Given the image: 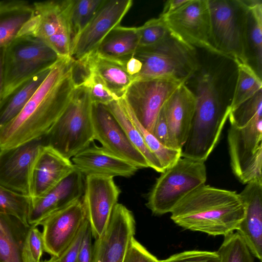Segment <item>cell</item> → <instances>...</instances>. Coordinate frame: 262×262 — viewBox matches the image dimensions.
<instances>
[{"label": "cell", "instance_id": "1", "mask_svg": "<svg viewBox=\"0 0 262 262\" xmlns=\"http://www.w3.org/2000/svg\"><path fill=\"white\" fill-rule=\"evenodd\" d=\"M74 59L59 58L19 114L0 130V150L45 136L70 102L76 89Z\"/></svg>", "mask_w": 262, "mask_h": 262}, {"label": "cell", "instance_id": "2", "mask_svg": "<svg viewBox=\"0 0 262 262\" xmlns=\"http://www.w3.org/2000/svg\"><path fill=\"white\" fill-rule=\"evenodd\" d=\"M170 213L171 220L184 229L225 236L237 229L245 207L236 191L204 184L185 196Z\"/></svg>", "mask_w": 262, "mask_h": 262}, {"label": "cell", "instance_id": "3", "mask_svg": "<svg viewBox=\"0 0 262 262\" xmlns=\"http://www.w3.org/2000/svg\"><path fill=\"white\" fill-rule=\"evenodd\" d=\"M195 108L181 157L205 161L216 146L230 112V102L220 95L214 76L205 72L199 76Z\"/></svg>", "mask_w": 262, "mask_h": 262}, {"label": "cell", "instance_id": "4", "mask_svg": "<svg viewBox=\"0 0 262 262\" xmlns=\"http://www.w3.org/2000/svg\"><path fill=\"white\" fill-rule=\"evenodd\" d=\"M89 89L77 85L63 113L45 136L46 145L70 159L94 141Z\"/></svg>", "mask_w": 262, "mask_h": 262}, {"label": "cell", "instance_id": "5", "mask_svg": "<svg viewBox=\"0 0 262 262\" xmlns=\"http://www.w3.org/2000/svg\"><path fill=\"white\" fill-rule=\"evenodd\" d=\"M213 42L219 55L249 64L247 1L208 0Z\"/></svg>", "mask_w": 262, "mask_h": 262}, {"label": "cell", "instance_id": "6", "mask_svg": "<svg viewBox=\"0 0 262 262\" xmlns=\"http://www.w3.org/2000/svg\"><path fill=\"white\" fill-rule=\"evenodd\" d=\"M134 55L142 67L133 82L170 78L185 83L199 68L195 48L170 34L154 46L138 49Z\"/></svg>", "mask_w": 262, "mask_h": 262}, {"label": "cell", "instance_id": "7", "mask_svg": "<svg viewBox=\"0 0 262 262\" xmlns=\"http://www.w3.org/2000/svg\"><path fill=\"white\" fill-rule=\"evenodd\" d=\"M59 58L54 50L37 38L16 37L4 48L1 101L34 76L51 68Z\"/></svg>", "mask_w": 262, "mask_h": 262}, {"label": "cell", "instance_id": "8", "mask_svg": "<svg viewBox=\"0 0 262 262\" xmlns=\"http://www.w3.org/2000/svg\"><path fill=\"white\" fill-rule=\"evenodd\" d=\"M206 179L204 161L181 157L157 179L146 205L156 215L170 213L188 194L205 184Z\"/></svg>", "mask_w": 262, "mask_h": 262}, {"label": "cell", "instance_id": "9", "mask_svg": "<svg viewBox=\"0 0 262 262\" xmlns=\"http://www.w3.org/2000/svg\"><path fill=\"white\" fill-rule=\"evenodd\" d=\"M71 0L33 2L31 16L17 37L37 38L54 50L59 58L71 57L72 34L69 11Z\"/></svg>", "mask_w": 262, "mask_h": 262}, {"label": "cell", "instance_id": "10", "mask_svg": "<svg viewBox=\"0 0 262 262\" xmlns=\"http://www.w3.org/2000/svg\"><path fill=\"white\" fill-rule=\"evenodd\" d=\"M228 144L232 171L243 184L262 182V116L244 126L230 125Z\"/></svg>", "mask_w": 262, "mask_h": 262}, {"label": "cell", "instance_id": "11", "mask_svg": "<svg viewBox=\"0 0 262 262\" xmlns=\"http://www.w3.org/2000/svg\"><path fill=\"white\" fill-rule=\"evenodd\" d=\"M160 17L170 34L180 41L219 54L213 42L208 0H188L176 11Z\"/></svg>", "mask_w": 262, "mask_h": 262}, {"label": "cell", "instance_id": "12", "mask_svg": "<svg viewBox=\"0 0 262 262\" xmlns=\"http://www.w3.org/2000/svg\"><path fill=\"white\" fill-rule=\"evenodd\" d=\"M183 83L170 78L134 81L122 98L138 122L152 133L157 117L164 103Z\"/></svg>", "mask_w": 262, "mask_h": 262}, {"label": "cell", "instance_id": "13", "mask_svg": "<svg viewBox=\"0 0 262 262\" xmlns=\"http://www.w3.org/2000/svg\"><path fill=\"white\" fill-rule=\"evenodd\" d=\"M45 136L16 147L0 150V185L18 194L30 197V177Z\"/></svg>", "mask_w": 262, "mask_h": 262}, {"label": "cell", "instance_id": "14", "mask_svg": "<svg viewBox=\"0 0 262 262\" xmlns=\"http://www.w3.org/2000/svg\"><path fill=\"white\" fill-rule=\"evenodd\" d=\"M133 5L132 0H104L90 23L73 40L71 56L79 60L97 49Z\"/></svg>", "mask_w": 262, "mask_h": 262}, {"label": "cell", "instance_id": "15", "mask_svg": "<svg viewBox=\"0 0 262 262\" xmlns=\"http://www.w3.org/2000/svg\"><path fill=\"white\" fill-rule=\"evenodd\" d=\"M135 225L132 212L117 203L103 234L93 245L92 262H123Z\"/></svg>", "mask_w": 262, "mask_h": 262}, {"label": "cell", "instance_id": "16", "mask_svg": "<svg viewBox=\"0 0 262 262\" xmlns=\"http://www.w3.org/2000/svg\"><path fill=\"white\" fill-rule=\"evenodd\" d=\"M121 190L113 178L85 177L82 202L92 236L97 239L104 233Z\"/></svg>", "mask_w": 262, "mask_h": 262}, {"label": "cell", "instance_id": "17", "mask_svg": "<svg viewBox=\"0 0 262 262\" xmlns=\"http://www.w3.org/2000/svg\"><path fill=\"white\" fill-rule=\"evenodd\" d=\"M86 220L82 198L43 219L38 225L43 227L44 251L58 257L74 240Z\"/></svg>", "mask_w": 262, "mask_h": 262}, {"label": "cell", "instance_id": "18", "mask_svg": "<svg viewBox=\"0 0 262 262\" xmlns=\"http://www.w3.org/2000/svg\"><path fill=\"white\" fill-rule=\"evenodd\" d=\"M92 119L94 140L138 169L149 167L145 157L130 143L122 126L105 105L93 103Z\"/></svg>", "mask_w": 262, "mask_h": 262}, {"label": "cell", "instance_id": "19", "mask_svg": "<svg viewBox=\"0 0 262 262\" xmlns=\"http://www.w3.org/2000/svg\"><path fill=\"white\" fill-rule=\"evenodd\" d=\"M84 176L75 168L43 195L31 198L27 221L30 226L38 223L50 214L83 196Z\"/></svg>", "mask_w": 262, "mask_h": 262}, {"label": "cell", "instance_id": "20", "mask_svg": "<svg viewBox=\"0 0 262 262\" xmlns=\"http://www.w3.org/2000/svg\"><path fill=\"white\" fill-rule=\"evenodd\" d=\"M71 161L85 177H130L138 169L131 163L94 142L72 157Z\"/></svg>", "mask_w": 262, "mask_h": 262}, {"label": "cell", "instance_id": "21", "mask_svg": "<svg viewBox=\"0 0 262 262\" xmlns=\"http://www.w3.org/2000/svg\"><path fill=\"white\" fill-rule=\"evenodd\" d=\"M239 193L245 207V214L237 232L245 241L252 255L262 260V182L253 181Z\"/></svg>", "mask_w": 262, "mask_h": 262}, {"label": "cell", "instance_id": "22", "mask_svg": "<svg viewBox=\"0 0 262 262\" xmlns=\"http://www.w3.org/2000/svg\"><path fill=\"white\" fill-rule=\"evenodd\" d=\"M195 108V97L182 84L163 105L170 140L174 149L181 150L190 130Z\"/></svg>", "mask_w": 262, "mask_h": 262}, {"label": "cell", "instance_id": "23", "mask_svg": "<svg viewBox=\"0 0 262 262\" xmlns=\"http://www.w3.org/2000/svg\"><path fill=\"white\" fill-rule=\"evenodd\" d=\"M75 168L71 160L52 147L44 145L32 169L30 198L39 197L55 186Z\"/></svg>", "mask_w": 262, "mask_h": 262}, {"label": "cell", "instance_id": "24", "mask_svg": "<svg viewBox=\"0 0 262 262\" xmlns=\"http://www.w3.org/2000/svg\"><path fill=\"white\" fill-rule=\"evenodd\" d=\"M76 60L99 76L119 99L123 97L133 82V78L127 74L118 59L104 57L96 51Z\"/></svg>", "mask_w": 262, "mask_h": 262}, {"label": "cell", "instance_id": "25", "mask_svg": "<svg viewBox=\"0 0 262 262\" xmlns=\"http://www.w3.org/2000/svg\"><path fill=\"white\" fill-rule=\"evenodd\" d=\"M31 226L16 217L0 213V262H24V242Z\"/></svg>", "mask_w": 262, "mask_h": 262}, {"label": "cell", "instance_id": "26", "mask_svg": "<svg viewBox=\"0 0 262 262\" xmlns=\"http://www.w3.org/2000/svg\"><path fill=\"white\" fill-rule=\"evenodd\" d=\"M33 10V3L29 1H0V48H5L17 37Z\"/></svg>", "mask_w": 262, "mask_h": 262}, {"label": "cell", "instance_id": "27", "mask_svg": "<svg viewBox=\"0 0 262 262\" xmlns=\"http://www.w3.org/2000/svg\"><path fill=\"white\" fill-rule=\"evenodd\" d=\"M138 48L137 27L119 25L108 33L95 51L104 57L119 59L134 55Z\"/></svg>", "mask_w": 262, "mask_h": 262}, {"label": "cell", "instance_id": "28", "mask_svg": "<svg viewBox=\"0 0 262 262\" xmlns=\"http://www.w3.org/2000/svg\"><path fill=\"white\" fill-rule=\"evenodd\" d=\"M49 69L29 79L0 103V130L21 112L48 75Z\"/></svg>", "mask_w": 262, "mask_h": 262}, {"label": "cell", "instance_id": "29", "mask_svg": "<svg viewBox=\"0 0 262 262\" xmlns=\"http://www.w3.org/2000/svg\"><path fill=\"white\" fill-rule=\"evenodd\" d=\"M105 106L122 126L130 143L145 157L149 167L157 172H163L164 169L146 146L140 132L126 113L120 99L114 100Z\"/></svg>", "mask_w": 262, "mask_h": 262}, {"label": "cell", "instance_id": "30", "mask_svg": "<svg viewBox=\"0 0 262 262\" xmlns=\"http://www.w3.org/2000/svg\"><path fill=\"white\" fill-rule=\"evenodd\" d=\"M249 8L248 42L249 60L252 59L255 71L260 78L262 69V3L247 1Z\"/></svg>", "mask_w": 262, "mask_h": 262}, {"label": "cell", "instance_id": "31", "mask_svg": "<svg viewBox=\"0 0 262 262\" xmlns=\"http://www.w3.org/2000/svg\"><path fill=\"white\" fill-rule=\"evenodd\" d=\"M237 76L230 111L247 101L261 90V79L249 64L237 63Z\"/></svg>", "mask_w": 262, "mask_h": 262}, {"label": "cell", "instance_id": "32", "mask_svg": "<svg viewBox=\"0 0 262 262\" xmlns=\"http://www.w3.org/2000/svg\"><path fill=\"white\" fill-rule=\"evenodd\" d=\"M120 100L128 117L141 134L146 146L159 160L164 170L173 165L181 157V150L171 149L164 146L138 122L124 100L122 98Z\"/></svg>", "mask_w": 262, "mask_h": 262}, {"label": "cell", "instance_id": "33", "mask_svg": "<svg viewBox=\"0 0 262 262\" xmlns=\"http://www.w3.org/2000/svg\"><path fill=\"white\" fill-rule=\"evenodd\" d=\"M104 0H71L70 23L73 40L84 29Z\"/></svg>", "mask_w": 262, "mask_h": 262}, {"label": "cell", "instance_id": "34", "mask_svg": "<svg viewBox=\"0 0 262 262\" xmlns=\"http://www.w3.org/2000/svg\"><path fill=\"white\" fill-rule=\"evenodd\" d=\"M216 251L221 262H254V256L237 232L224 236L222 244Z\"/></svg>", "mask_w": 262, "mask_h": 262}, {"label": "cell", "instance_id": "35", "mask_svg": "<svg viewBox=\"0 0 262 262\" xmlns=\"http://www.w3.org/2000/svg\"><path fill=\"white\" fill-rule=\"evenodd\" d=\"M31 198L13 192L0 185V213L14 216L27 226Z\"/></svg>", "mask_w": 262, "mask_h": 262}, {"label": "cell", "instance_id": "36", "mask_svg": "<svg viewBox=\"0 0 262 262\" xmlns=\"http://www.w3.org/2000/svg\"><path fill=\"white\" fill-rule=\"evenodd\" d=\"M262 116V90L235 109L229 115L230 125L244 126L254 118Z\"/></svg>", "mask_w": 262, "mask_h": 262}, {"label": "cell", "instance_id": "37", "mask_svg": "<svg viewBox=\"0 0 262 262\" xmlns=\"http://www.w3.org/2000/svg\"><path fill=\"white\" fill-rule=\"evenodd\" d=\"M139 36V48L154 46L164 39L169 34V30L161 17L147 21L137 27Z\"/></svg>", "mask_w": 262, "mask_h": 262}, {"label": "cell", "instance_id": "38", "mask_svg": "<svg viewBox=\"0 0 262 262\" xmlns=\"http://www.w3.org/2000/svg\"><path fill=\"white\" fill-rule=\"evenodd\" d=\"M43 251L44 245L42 232L37 226H31L23 244V261L40 262Z\"/></svg>", "mask_w": 262, "mask_h": 262}, {"label": "cell", "instance_id": "39", "mask_svg": "<svg viewBox=\"0 0 262 262\" xmlns=\"http://www.w3.org/2000/svg\"><path fill=\"white\" fill-rule=\"evenodd\" d=\"M161 262H221L217 251L187 250L173 254Z\"/></svg>", "mask_w": 262, "mask_h": 262}, {"label": "cell", "instance_id": "40", "mask_svg": "<svg viewBox=\"0 0 262 262\" xmlns=\"http://www.w3.org/2000/svg\"><path fill=\"white\" fill-rule=\"evenodd\" d=\"M123 262H161L134 237L130 241Z\"/></svg>", "mask_w": 262, "mask_h": 262}, {"label": "cell", "instance_id": "41", "mask_svg": "<svg viewBox=\"0 0 262 262\" xmlns=\"http://www.w3.org/2000/svg\"><path fill=\"white\" fill-rule=\"evenodd\" d=\"M89 225V222L86 219L81 226L78 232L71 244L57 257L56 262H76L81 241Z\"/></svg>", "mask_w": 262, "mask_h": 262}, {"label": "cell", "instance_id": "42", "mask_svg": "<svg viewBox=\"0 0 262 262\" xmlns=\"http://www.w3.org/2000/svg\"><path fill=\"white\" fill-rule=\"evenodd\" d=\"M151 134L164 146L167 148L174 149L170 140L163 106L157 117Z\"/></svg>", "mask_w": 262, "mask_h": 262}, {"label": "cell", "instance_id": "43", "mask_svg": "<svg viewBox=\"0 0 262 262\" xmlns=\"http://www.w3.org/2000/svg\"><path fill=\"white\" fill-rule=\"evenodd\" d=\"M92 236L91 228L90 225H89L81 241L76 262H92Z\"/></svg>", "mask_w": 262, "mask_h": 262}, {"label": "cell", "instance_id": "44", "mask_svg": "<svg viewBox=\"0 0 262 262\" xmlns=\"http://www.w3.org/2000/svg\"><path fill=\"white\" fill-rule=\"evenodd\" d=\"M118 60L127 74L133 78H133L139 74L142 69V62L134 55Z\"/></svg>", "mask_w": 262, "mask_h": 262}, {"label": "cell", "instance_id": "45", "mask_svg": "<svg viewBox=\"0 0 262 262\" xmlns=\"http://www.w3.org/2000/svg\"><path fill=\"white\" fill-rule=\"evenodd\" d=\"M188 0H169L167 1L160 16L169 14L183 5Z\"/></svg>", "mask_w": 262, "mask_h": 262}, {"label": "cell", "instance_id": "46", "mask_svg": "<svg viewBox=\"0 0 262 262\" xmlns=\"http://www.w3.org/2000/svg\"><path fill=\"white\" fill-rule=\"evenodd\" d=\"M4 48H0V103L2 100V94L3 86V58Z\"/></svg>", "mask_w": 262, "mask_h": 262}, {"label": "cell", "instance_id": "47", "mask_svg": "<svg viewBox=\"0 0 262 262\" xmlns=\"http://www.w3.org/2000/svg\"><path fill=\"white\" fill-rule=\"evenodd\" d=\"M57 259V257H54V256H52V257L49 260H45L43 261H40V262H56Z\"/></svg>", "mask_w": 262, "mask_h": 262}, {"label": "cell", "instance_id": "48", "mask_svg": "<svg viewBox=\"0 0 262 262\" xmlns=\"http://www.w3.org/2000/svg\"><path fill=\"white\" fill-rule=\"evenodd\" d=\"M259 262H261V261H259Z\"/></svg>", "mask_w": 262, "mask_h": 262}]
</instances>
